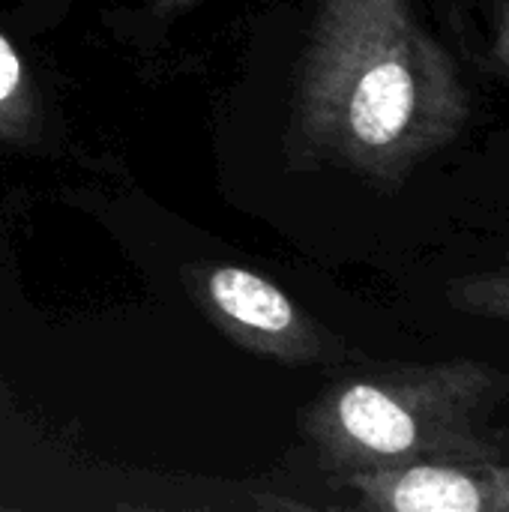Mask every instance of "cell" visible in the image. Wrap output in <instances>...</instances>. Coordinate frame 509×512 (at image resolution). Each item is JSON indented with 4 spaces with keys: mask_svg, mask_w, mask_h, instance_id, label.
Here are the masks:
<instances>
[{
    "mask_svg": "<svg viewBox=\"0 0 509 512\" xmlns=\"http://www.w3.org/2000/svg\"><path fill=\"white\" fill-rule=\"evenodd\" d=\"M468 120L462 75L411 0L318 3L294 96V132L306 153L399 186Z\"/></svg>",
    "mask_w": 509,
    "mask_h": 512,
    "instance_id": "1",
    "label": "cell"
},
{
    "mask_svg": "<svg viewBox=\"0 0 509 512\" xmlns=\"http://www.w3.org/2000/svg\"><path fill=\"white\" fill-rule=\"evenodd\" d=\"M507 402L509 375L486 360L390 363L324 390L303 426L339 474L483 462L509 453V435L498 426Z\"/></svg>",
    "mask_w": 509,
    "mask_h": 512,
    "instance_id": "2",
    "label": "cell"
},
{
    "mask_svg": "<svg viewBox=\"0 0 509 512\" xmlns=\"http://www.w3.org/2000/svg\"><path fill=\"white\" fill-rule=\"evenodd\" d=\"M195 300L237 345L282 363L324 360L330 345L321 327L270 279L234 264H207L186 273Z\"/></svg>",
    "mask_w": 509,
    "mask_h": 512,
    "instance_id": "3",
    "label": "cell"
},
{
    "mask_svg": "<svg viewBox=\"0 0 509 512\" xmlns=\"http://www.w3.org/2000/svg\"><path fill=\"white\" fill-rule=\"evenodd\" d=\"M339 483L366 510L509 512V465L504 459L345 471Z\"/></svg>",
    "mask_w": 509,
    "mask_h": 512,
    "instance_id": "4",
    "label": "cell"
},
{
    "mask_svg": "<svg viewBox=\"0 0 509 512\" xmlns=\"http://www.w3.org/2000/svg\"><path fill=\"white\" fill-rule=\"evenodd\" d=\"M39 123V102L21 54L0 30V138L24 141Z\"/></svg>",
    "mask_w": 509,
    "mask_h": 512,
    "instance_id": "5",
    "label": "cell"
},
{
    "mask_svg": "<svg viewBox=\"0 0 509 512\" xmlns=\"http://www.w3.org/2000/svg\"><path fill=\"white\" fill-rule=\"evenodd\" d=\"M447 303L471 318L509 321V252L498 264L456 279L447 288Z\"/></svg>",
    "mask_w": 509,
    "mask_h": 512,
    "instance_id": "6",
    "label": "cell"
},
{
    "mask_svg": "<svg viewBox=\"0 0 509 512\" xmlns=\"http://www.w3.org/2000/svg\"><path fill=\"white\" fill-rule=\"evenodd\" d=\"M492 60L509 75V0H504L495 24V42H492Z\"/></svg>",
    "mask_w": 509,
    "mask_h": 512,
    "instance_id": "7",
    "label": "cell"
},
{
    "mask_svg": "<svg viewBox=\"0 0 509 512\" xmlns=\"http://www.w3.org/2000/svg\"><path fill=\"white\" fill-rule=\"evenodd\" d=\"M177 3H186V0H162V6H177Z\"/></svg>",
    "mask_w": 509,
    "mask_h": 512,
    "instance_id": "8",
    "label": "cell"
}]
</instances>
